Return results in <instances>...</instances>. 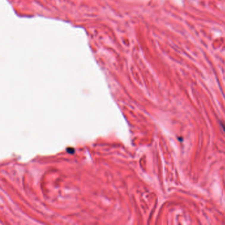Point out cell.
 Wrapping results in <instances>:
<instances>
[{"label":"cell","instance_id":"1","mask_svg":"<svg viewBox=\"0 0 225 225\" xmlns=\"http://www.w3.org/2000/svg\"><path fill=\"white\" fill-rule=\"evenodd\" d=\"M221 125H222V127H223V128L224 131H225V124H222V123H221Z\"/></svg>","mask_w":225,"mask_h":225}]
</instances>
